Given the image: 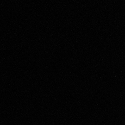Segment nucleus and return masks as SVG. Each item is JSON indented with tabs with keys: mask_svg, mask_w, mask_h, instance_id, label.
<instances>
[]
</instances>
